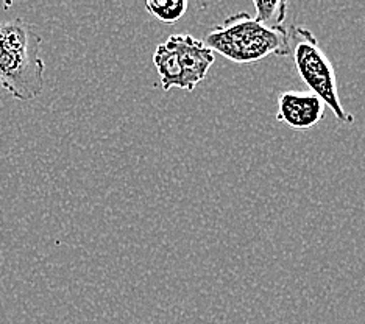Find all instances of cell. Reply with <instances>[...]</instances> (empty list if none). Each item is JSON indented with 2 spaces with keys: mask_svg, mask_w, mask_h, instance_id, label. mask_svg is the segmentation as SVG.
<instances>
[{
  "mask_svg": "<svg viewBox=\"0 0 365 324\" xmlns=\"http://www.w3.org/2000/svg\"><path fill=\"white\" fill-rule=\"evenodd\" d=\"M41 36L19 18L0 23V85L18 100L36 98L44 88Z\"/></svg>",
  "mask_w": 365,
  "mask_h": 324,
  "instance_id": "6da1fadb",
  "label": "cell"
},
{
  "mask_svg": "<svg viewBox=\"0 0 365 324\" xmlns=\"http://www.w3.org/2000/svg\"><path fill=\"white\" fill-rule=\"evenodd\" d=\"M205 44L230 61L252 64L269 55H289L290 35L286 27L269 28L248 13L240 11L214 27Z\"/></svg>",
  "mask_w": 365,
  "mask_h": 324,
  "instance_id": "7a4b0ae2",
  "label": "cell"
},
{
  "mask_svg": "<svg viewBox=\"0 0 365 324\" xmlns=\"http://www.w3.org/2000/svg\"><path fill=\"white\" fill-rule=\"evenodd\" d=\"M294 61L302 81L317 95L334 117L344 125H351L354 115L348 113L339 97L337 75L328 55L314 33L304 27L294 28Z\"/></svg>",
  "mask_w": 365,
  "mask_h": 324,
  "instance_id": "3957f363",
  "label": "cell"
},
{
  "mask_svg": "<svg viewBox=\"0 0 365 324\" xmlns=\"http://www.w3.org/2000/svg\"><path fill=\"white\" fill-rule=\"evenodd\" d=\"M165 43L177 52L182 70V89L192 93L212 68L214 52L205 44V41L190 36L187 33L170 35Z\"/></svg>",
  "mask_w": 365,
  "mask_h": 324,
  "instance_id": "277c9868",
  "label": "cell"
},
{
  "mask_svg": "<svg viewBox=\"0 0 365 324\" xmlns=\"http://www.w3.org/2000/svg\"><path fill=\"white\" fill-rule=\"evenodd\" d=\"M327 106L312 93L286 90L278 98V122L292 130H309L319 125Z\"/></svg>",
  "mask_w": 365,
  "mask_h": 324,
  "instance_id": "5b68a950",
  "label": "cell"
},
{
  "mask_svg": "<svg viewBox=\"0 0 365 324\" xmlns=\"http://www.w3.org/2000/svg\"><path fill=\"white\" fill-rule=\"evenodd\" d=\"M153 64L160 75V81L164 90L172 88L182 89V70L178 61L177 52L168 43L156 47L153 53Z\"/></svg>",
  "mask_w": 365,
  "mask_h": 324,
  "instance_id": "8992f818",
  "label": "cell"
},
{
  "mask_svg": "<svg viewBox=\"0 0 365 324\" xmlns=\"http://www.w3.org/2000/svg\"><path fill=\"white\" fill-rule=\"evenodd\" d=\"M145 8L158 21L164 23H175L187 13L189 2L187 0H165V2L148 0L145 2Z\"/></svg>",
  "mask_w": 365,
  "mask_h": 324,
  "instance_id": "52a82bcc",
  "label": "cell"
},
{
  "mask_svg": "<svg viewBox=\"0 0 365 324\" xmlns=\"http://www.w3.org/2000/svg\"><path fill=\"white\" fill-rule=\"evenodd\" d=\"M253 6L256 8V21L269 28L284 27V21L287 16L286 2H267V0H255Z\"/></svg>",
  "mask_w": 365,
  "mask_h": 324,
  "instance_id": "ba28073f",
  "label": "cell"
},
{
  "mask_svg": "<svg viewBox=\"0 0 365 324\" xmlns=\"http://www.w3.org/2000/svg\"><path fill=\"white\" fill-rule=\"evenodd\" d=\"M11 2H6V0H0V11H6L8 8H11Z\"/></svg>",
  "mask_w": 365,
  "mask_h": 324,
  "instance_id": "9c48e42d",
  "label": "cell"
}]
</instances>
